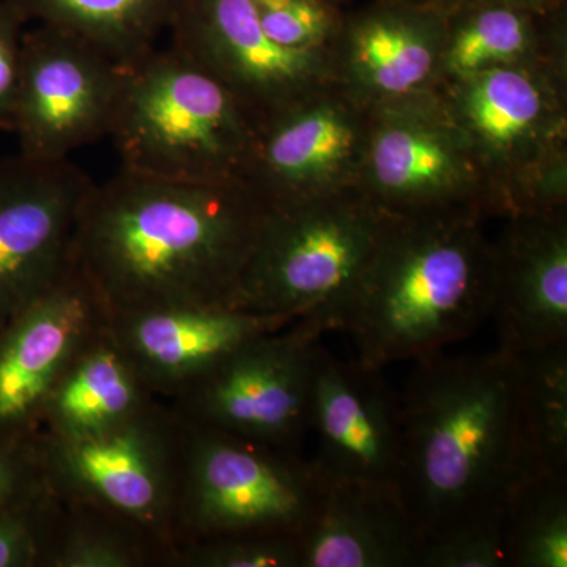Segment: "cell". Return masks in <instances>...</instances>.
<instances>
[{"mask_svg": "<svg viewBox=\"0 0 567 567\" xmlns=\"http://www.w3.org/2000/svg\"><path fill=\"white\" fill-rule=\"evenodd\" d=\"M267 213L246 185H196L118 171L95 183L71 259L107 317L227 306Z\"/></svg>", "mask_w": 567, "mask_h": 567, "instance_id": "6da1fadb", "label": "cell"}, {"mask_svg": "<svg viewBox=\"0 0 567 567\" xmlns=\"http://www.w3.org/2000/svg\"><path fill=\"white\" fill-rule=\"evenodd\" d=\"M401 494L417 543L503 511L529 468L517 401L516 354H427L401 394Z\"/></svg>", "mask_w": 567, "mask_h": 567, "instance_id": "7a4b0ae2", "label": "cell"}, {"mask_svg": "<svg viewBox=\"0 0 567 567\" xmlns=\"http://www.w3.org/2000/svg\"><path fill=\"white\" fill-rule=\"evenodd\" d=\"M475 210L393 216L347 292L315 312L385 369L464 341L492 317L494 241Z\"/></svg>", "mask_w": 567, "mask_h": 567, "instance_id": "3957f363", "label": "cell"}, {"mask_svg": "<svg viewBox=\"0 0 567 567\" xmlns=\"http://www.w3.org/2000/svg\"><path fill=\"white\" fill-rule=\"evenodd\" d=\"M259 122L174 47L123 65L110 137L123 171L196 185H245Z\"/></svg>", "mask_w": 567, "mask_h": 567, "instance_id": "277c9868", "label": "cell"}, {"mask_svg": "<svg viewBox=\"0 0 567 567\" xmlns=\"http://www.w3.org/2000/svg\"><path fill=\"white\" fill-rule=\"evenodd\" d=\"M436 91L486 171L495 216L567 210V65L503 66Z\"/></svg>", "mask_w": 567, "mask_h": 567, "instance_id": "5b68a950", "label": "cell"}, {"mask_svg": "<svg viewBox=\"0 0 567 567\" xmlns=\"http://www.w3.org/2000/svg\"><path fill=\"white\" fill-rule=\"evenodd\" d=\"M393 216L360 188L267 207L229 308L297 320L334 305Z\"/></svg>", "mask_w": 567, "mask_h": 567, "instance_id": "8992f818", "label": "cell"}, {"mask_svg": "<svg viewBox=\"0 0 567 567\" xmlns=\"http://www.w3.org/2000/svg\"><path fill=\"white\" fill-rule=\"evenodd\" d=\"M183 423L175 546L248 533L301 535L322 477L300 453Z\"/></svg>", "mask_w": 567, "mask_h": 567, "instance_id": "52a82bcc", "label": "cell"}, {"mask_svg": "<svg viewBox=\"0 0 567 567\" xmlns=\"http://www.w3.org/2000/svg\"><path fill=\"white\" fill-rule=\"evenodd\" d=\"M358 188L390 216H495L486 171L439 91L369 107Z\"/></svg>", "mask_w": 567, "mask_h": 567, "instance_id": "ba28073f", "label": "cell"}, {"mask_svg": "<svg viewBox=\"0 0 567 567\" xmlns=\"http://www.w3.org/2000/svg\"><path fill=\"white\" fill-rule=\"evenodd\" d=\"M328 333L319 316L256 336L173 398L185 423L300 453L311 431L316 347Z\"/></svg>", "mask_w": 567, "mask_h": 567, "instance_id": "9c48e42d", "label": "cell"}, {"mask_svg": "<svg viewBox=\"0 0 567 567\" xmlns=\"http://www.w3.org/2000/svg\"><path fill=\"white\" fill-rule=\"evenodd\" d=\"M43 439L51 484L62 498L106 507L175 546L183 423L171 406L155 401L99 434L59 439L43 432Z\"/></svg>", "mask_w": 567, "mask_h": 567, "instance_id": "30bf717a", "label": "cell"}, {"mask_svg": "<svg viewBox=\"0 0 567 567\" xmlns=\"http://www.w3.org/2000/svg\"><path fill=\"white\" fill-rule=\"evenodd\" d=\"M123 65L71 33L33 24L22 41L11 133L20 153L69 159L110 136L121 103Z\"/></svg>", "mask_w": 567, "mask_h": 567, "instance_id": "8fae6325", "label": "cell"}, {"mask_svg": "<svg viewBox=\"0 0 567 567\" xmlns=\"http://www.w3.org/2000/svg\"><path fill=\"white\" fill-rule=\"evenodd\" d=\"M175 50L221 82L257 122L334 82L331 50H292L264 31L251 0H181Z\"/></svg>", "mask_w": 567, "mask_h": 567, "instance_id": "7c38bea8", "label": "cell"}, {"mask_svg": "<svg viewBox=\"0 0 567 567\" xmlns=\"http://www.w3.org/2000/svg\"><path fill=\"white\" fill-rule=\"evenodd\" d=\"M93 182L71 159H0V327L65 271Z\"/></svg>", "mask_w": 567, "mask_h": 567, "instance_id": "4fadbf2b", "label": "cell"}, {"mask_svg": "<svg viewBox=\"0 0 567 567\" xmlns=\"http://www.w3.org/2000/svg\"><path fill=\"white\" fill-rule=\"evenodd\" d=\"M369 107L336 82L259 123L245 185L265 207L358 188Z\"/></svg>", "mask_w": 567, "mask_h": 567, "instance_id": "5bb4252c", "label": "cell"}, {"mask_svg": "<svg viewBox=\"0 0 567 567\" xmlns=\"http://www.w3.org/2000/svg\"><path fill=\"white\" fill-rule=\"evenodd\" d=\"M110 317L71 262L0 327V436L41 431V415L66 365Z\"/></svg>", "mask_w": 567, "mask_h": 567, "instance_id": "9a60e30c", "label": "cell"}, {"mask_svg": "<svg viewBox=\"0 0 567 567\" xmlns=\"http://www.w3.org/2000/svg\"><path fill=\"white\" fill-rule=\"evenodd\" d=\"M315 464L324 480L399 487L402 465L401 395L383 369L338 360L322 341L312 369Z\"/></svg>", "mask_w": 567, "mask_h": 567, "instance_id": "2e32d148", "label": "cell"}, {"mask_svg": "<svg viewBox=\"0 0 567 567\" xmlns=\"http://www.w3.org/2000/svg\"><path fill=\"white\" fill-rule=\"evenodd\" d=\"M494 241L499 349L520 354L567 341V210L514 213Z\"/></svg>", "mask_w": 567, "mask_h": 567, "instance_id": "e0dca14e", "label": "cell"}, {"mask_svg": "<svg viewBox=\"0 0 567 567\" xmlns=\"http://www.w3.org/2000/svg\"><path fill=\"white\" fill-rule=\"evenodd\" d=\"M293 322L227 306H188L111 317L110 328L148 390L173 399L238 346Z\"/></svg>", "mask_w": 567, "mask_h": 567, "instance_id": "ac0fdd59", "label": "cell"}, {"mask_svg": "<svg viewBox=\"0 0 567 567\" xmlns=\"http://www.w3.org/2000/svg\"><path fill=\"white\" fill-rule=\"evenodd\" d=\"M445 11L383 9L339 25L334 82L364 107L436 91Z\"/></svg>", "mask_w": 567, "mask_h": 567, "instance_id": "d6986e66", "label": "cell"}, {"mask_svg": "<svg viewBox=\"0 0 567 567\" xmlns=\"http://www.w3.org/2000/svg\"><path fill=\"white\" fill-rule=\"evenodd\" d=\"M416 548L415 520L398 487L322 477L301 533V567H415Z\"/></svg>", "mask_w": 567, "mask_h": 567, "instance_id": "ffe728a7", "label": "cell"}, {"mask_svg": "<svg viewBox=\"0 0 567 567\" xmlns=\"http://www.w3.org/2000/svg\"><path fill=\"white\" fill-rule=\"evenodd\" d=\"M158 401L111 333L110 320L87 339L52 388L41 431L59 439L99 434Z\"/></svg>", "mask_w": 567, "mask_h": 567, "instance_id": "44dd1931", "label": "cell"}, {"mask_svg": "<svg viewBox=\"0 0 567 567\" xmlns=\"http://www.w3.org/2000/svg\"><path fill=\"white\" fill-rule=\"evenodd\" d=\"M466 3L456 13L445 11L439 87L503 66L567 65L565 29L557 22H543L551 11Z\"/></svg>", "mask_w": 567, "mask_h": 567, "instance_id": "7402d4cb", "label": "cell"}, {"mask_svg": "<svg viewBox=\"0 0 567 567\" xmlns=\"http://www.w3.org/2000/svg\"><path fill=\"white\" fill-rule=\"evenodd\" d=\"M28 24L71 33L126 65L158 47L181 0H7Z\"/></svg>", "mask_w": 567, "mask_h": 567, "instance_id": "603a6c76", "label": "cell"}, {"mask_svg": "<svg viewBox=\"0 0 567 567\" xmlns=\"http://www.w3.org/2000/svg\"><path fill=\"white\" fill-rule=\"evenodd\" d=\"M177 547L132 518L62 498L48 567H175Z\"/></svg>", "mask_w": 567, "mask_h": 567, "instance_id": "cb8c5ba5", "label": "cell"}, {"mask_svg": "<svg viewBox=\"0 0 567 567\" xmlns=\"http://www.w3.org/2000/svg\"><path fill=\"white\" fill-rule=\"evenodd\" d=\"M516 364L529 468L567 477V341L516 354Z\"/></svg>", "mask_w": 567, "mask_h": 567, "instance_id": "d4e9b609", "label": "cell"}, {"mask_svg": "<svg viewBox=\"0 0 567 567\" xmlns=\"http://www.w3.org/2000/svg\"><path fill=\"white\" fill-rule=\"evenodd\" d=\"M506 566L567 567V477L529 472L503 505Z\"/></svg>", "mask_w": 567, "mask_h": 567, "instance_id": "484cf974", "label": "cell"}, {"mask_svg": "<svg viewBox=\"0 0 567 567\" xmlns=\"http://www.w3.org/2000/svg\"><path fill=\"white\" fill-rule=\"evenodd\" d=\"M175 567H301V535L248 533L177 547Z\"/></svg>", "mask_w": 567, "mask_h": 567, "instance_id": "4316f807", "label": "cell"}, {"mask_svg": "<svg viewBox=\"0 0 567 567\" xmlns=\"http://www.w3.org/2000/svg\"><path fill=\"white\" fill-rule=\"evenodd\" d=\"M503 511L451 525L417 543L415 567H505Z\"/></svg>", "mask_w": 567, "mask_h": 567, "instance_id": "83f0119b", "label": "cell"}, {"mask_svg": "<svg viewBox=\"0 0 567 567\" xmlns=\"http://www.w3.org/2000/svg\"><path fill=\"white\" fill-rule=\"evenodd\" d=\"M62 496L52 491L0 514V567H48Z\"/></svg>", "mask_w": 567, "mask_h": 567, "instance_id": "f1b7e54d", "label": "cell"}, {"mask_svg": "<svg viewBox=\"0 0 567 567\" xmlns=\"http://www.w3.org/2000/svg\"><path fill=\"white\" fill-rule=\"evenodd\" d=\"M264 31L292 50L324 51L338 35L341 21L324 0H251Z\"/></svg>", "mask_w": 567, "mask_h": 567, "instance_id": "f546056e", "label": "cell"}, {"mask_svg": "<svg viewBox=\"0 0 567 567\" xmlns=\"http://www.w3.org/2000/svg\"><path fill=\"white\" fill-rule=\"evenodd\" d=\"M55 491L48 470L43 432L0 436V514Z\"/></svg>", "mask_w": 567, "mask_h": 567, "instance_id": "4dcf8cb0", "label": "cell"}, {"mask_svg": "<svg viewBox=\"0 0 567 567\" xmlns=\"http://www.w3.org/2000/svg\"><path fill=\"white\" fill-rule=\"evenodd\" d=\"M25 25L18 10L0 0V130L13 128L14 106L20 85L22 41Z\"/></svg>", "mask_w": 567, "mask_h": 567, "instance_id": "1f68e13d", "label": "cell"}, {"mask_svg": "<svg viewBox=\"0 0 567 567\" xmlns=\"http://www.w3.org/2000/svg\"><path fill=\"white\" fill-rule=\"evenodd\" d=\"M466 2H491L505 3V6L520 7V9L544 11H554L561 0H466Z\"/></svg>", "mask_w": 567, "mask_h": 567, "instance_id": "d6a6232c", "label": "cell"}]
</instances>
